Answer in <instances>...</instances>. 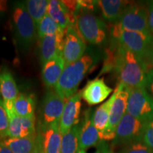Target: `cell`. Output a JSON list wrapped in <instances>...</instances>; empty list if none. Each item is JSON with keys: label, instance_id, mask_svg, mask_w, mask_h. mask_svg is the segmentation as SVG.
I'll use <instances>...</instances> for the list:
<instances>
[{"label": "cell", "instance_id": "cell-21", "mask_svg": "<svg viewBox=\"0 0 153 153\" xmlns=\"http://www.w3.org/2000/svg\"><path fill=\"white\" fill-rule=\"evenodd\" d=\"M117 92L118 88L116 87L110 98L105 101L104 104L100 105L94 112L93 122L96 128L99 132V135H101L106 129L109 120L111 108L116 99Z\"/></svg>", "mask_w": 153, "mask_h": 153}, {"label": "cell", "instance_id": "cell-15", "mask_svg": "<svg viewBox=\"0 0 153 153\" xmlns=\"http://www.w3.org/2000/svg\"><path fill=\"white\" fill-rule=\"evenodd\" d=\"M114 89L106 85L104 78L90 80L81 90L82 98L90 106L97 105L109 97Z\"/></svg>", "mask_w": 153, "mask_h": 153}, {"label": "cell", "instance_id": "cell-26", "mask_svg": "<svg viewBox=\"0 0 153 153\" xmlns=\"http://www.w3.org/2000/svg\"><path fill=\"white\" fill-rule=\"evenodd\" d=\"M28 14L33 19L36 27L47 14L49 1L48 0H28L24 3Z\"/></svg>", "mask_w": 153, "mask_h": 153}, {"label": "cell", "instance_id": "cell-3", "mask_svg": "<svg viewBox=\"0 0 153 153\" xmlns=\"http://www.w3.org/2000/svg\"><path fill=\"white\" fill-rule=\"evenodd\" d=\"M74 26L86 43L95 46L106 43L108 31L106 22L91 11H79Z\"/></svg>", "mask_w": 153, "mask_h": 153}, {"label": "cell", "instance_id": "cell-27", "mask_svg": "<svg viewBox=\"0 0 153 153\" xmlns=\"http://www.w3.org/2000/svg\"><path fill=\"white\" fill-rule=\"evenodd\" d=\"M37 33L40 39L45 36L65 33V30H63L48 14H46L37 26Z\"/></svg>", "mask_w": 153, "mask_h": 153}, {"label": "cell", "instance_id": "cell-13", "mask_svg": "<svg viewBox=\"0 0 153 153\" xmlns=\"http://www.w3.org/2000/svg\"><path fill=\"white\" fill-rule=\"evenodd\" d=\"M94 112L92 109L86 110L83 118L79 123V150L86 151L92 147H97L101 142L99 132L93 122Z\"/></svg>", "mask_w": 153, "mask_h": 153}, {"label": "cell", "instance_id": "cell-19", "mask_svg": "<svg viewBox=\"0 0 153 153\" xmlns=\"http://www.w3.org/2000/svg\"><path fill=\"white\" fill-rule=\"evenodd\" d=\"M47 14L52 18L64 30L71 26H74L76 16L70 12L62 1H49Z\"/></svg>", "mask_w": 153, "mask_h": 153}, {"label": "cell", "instance_id": "cell-18", "mask_svg": "<svg viewBox=\"0 0 153 153\" xmlns=\"http://www.w3.org/2000/svg\"><path fill=\"white\" fill-rule=\"evenodd\" d=\"M97 4L104 20L111 24H114L118 22L131 1L123 0H100L97 1Z\"/></svg>", "mask_w": 153, "mask_h": 153}, {"label": "cell", "instance_id": "cell-5", "mask_svg": "<svg viewBox=\"0 0 153 153\" xmlns=\"http://www.w3.org/2000/svg\"><path fill=\"white\" fill-rule=\"evenodd\" d=\"M109 34L110 41L131 51L147 63L153 47V34L122 30L115 24H111Z\"/></svg>", "mask_w": 153, "mask_h": 153}, {"label": "cell", "instance_id": "cell-2", "mask_svg": "<svg viewBox=\"0 0 153 153\" xmlns=\"http://www.w3.org/2000/svg\"><path fill=\"white\" fill-rule=\"evenodd\" d=\"M98 60L97 53L87 52L79 60L66 65L55 87V91L65 100L75 94L86 74Z\"/></svg>", "mask_w": 153, "mask_h": 153}, {"label": "cell", "instance_id": "cell-36", "mask_svg": "<svg viewBox=\"0 0 153 153\" xmlns=\"http://www.w3.org/2000/svg\"><path fill=\"white\" fill-rule=\"evenodd\" d=\"M7 9V1L5 0H0V12H4Z\"/></svg>", "mask_w": 153, "mask_h": 153}, {"label": "cell", "instance_id": "cell-29", "mask_svg": "<svg viewBox=\"0 0 153 153\" xmlns=\"http://www.w3.org/2000/svg\"><path fill=\"white\" fill-rule=\"evenodd\" d=\"M118 153H153V150L146 146L142 141H137L122 147Z\"/></svg>", "mask_w": 153, "mask_h": 153}, {"label": "cell", "instance_id": "cell-34", "mask_svg": "<svg viewBox=\"0 0 153 153\" xmlns=\"http://www.w3.org/2000/svg\"><path fill=\"white\" fill-rule=\"evenodd\" d=\"M147 64L149 68V70L151 68H153V47L151 50L150 55H149L148 60H147Z\"/></svg>", "mask_w": 153, "mask_h": 153}, {"label": "cell", "instance_id": "cell-1", "mask_svg": "<svg viewBox=\"0 0 153 153\" xmlns=\"http://www.w3.org/2000/svg\"><path fill=\"white\" fill-rule=\"evenodd\" d=\"M116 47L113 72L119 83L128 87L145 88L149 68L145 61L116 42L110 41Z\"/></svg>", "mask_w": 153, "mask_h": 153}, {"label": "cell", "instance_id": "cell-25", "mask_svg": "<svg viewBox=\"0 0 153 153\" xmlns=\"http://www.w3.org/2000/svg\"><path fill=\"white\" fill-rule=\"evenodd\" d=\"M79 123L62 135L60 153H77L79 152Z\"/></svg>", "mask_w": 153, "mask_h": 153}, {"label": "cell", "instance_id": "cell-32", "mask_svg": "<svg viewBox=\"0 0 153 153\" xmlns=\"http://www.w3.org/2000/svg\"><path fill=\"white\" fill-rule=\"evenodd\" d=\"M148 26L150 33L153 34V1L148 3Z\"/></svg>", "mask_w": 153, "mask_h": 153}, {"label": "cell", "instance_id": "cell-31", "mask_svg": "<svg viewBox=\"0 0 153 153\" xmlns=\"http://www.w3.org/2000/svg\"><path fill=\"white\" fill-rule=\"evenodd\" d=\"M145 89L153 97V68L150 69L147 72Z\"/></svg>", "mask_w": 153, "mask_h": 153}, {"label": "cell", "instance_id": "cell-33", "mask_svg": "<svg viewBox=\"0 0 153 153\" xmlns=\"http://www.w3.org/2000/svg\"><path fill=\"white\" fill-rule=\"evenodd\" d=\"M94 153H113L108 145L105 141H101L97 146V150Z\"/></svg>", "mask_w": 153, "mask_h": 153}, {"label": "cell", "instance_id": "cell-24", "mask_svg": "<svg viewBox=\"0 0 153 153\" xmlns=\"http://www.w3.org/2000/svg\"><path fill=\"white\" fill-rule=\"evenodd\" d=\"M16 114L21 117H31L35 116L36 99L33 94H19L14 101Z\"/></svg>", "mask_w": 153, "mask_h": 153}, {"label": "cell", "instance_id": "cell-12", "mask_svg": "<svg viewBox=\"0 0 153 153\" xmlns=\"http://www.w3.org/2000/svg\"><path fill=\"white\" fill-rule=\"evenodd\" d=\"M87 51V43L74 26L67 28L65 35L62 56L66 65L81 59Z\"/></svg>", "mask_w": 153, "mask_h": 153}, {"label": "cell", "instance_id": "cell-37", "mask_svg": "<svg viewBox=\"0 0 153 153\" xmlns=\"http://www.w3.org/2000/svg\"><path fill=\"white\" fill-rule=\"evenodd\" d=\"M0 153H13L8 148L0 143Z\"/></svg>", "mask_w": 153, "mask_h": 153}, {"label": "cell", "instance_id": "cell-16", "mask_svg": "<svg viewBox=\"0 0 153 153\" xmlns=\"http://www.w3.org/2000/svg\"><path fill=\"white\" fill-rule=\"evenodd\" d=\"M43 153H60L62 135L60 124L41 126L37 133Z\"/></svg>", "mask_w": 153, "mask_h": 153}, {"label": "cell", "instance_id": "cell-38", "mask_svg": "<svg viewBox=\"0 0 153 153\" xmlns=\"http://www.w3.org/2000/svg\"><path fill=\"white\" fill-rule=\"evenodd\" d=\"M77 153H87V152L85 150H79V152H78Z\"/></svg>", "mask_w": 153, "mask_h": 153}, {"label": "cell", "instance_id": "cell-14", "mask_svg": "<svg viewBox=\"0 0 153 153\" xmlns=\"http://www.w3.org/2000/svg\"><path fill=\"white\" fill-rule=\"evenodd\" d=\"M81 101V91L66 100L60 121V130L62 135L67 133L72 128L79 123Z\"/></svg>", "mask_w": 153, "mask_h": 153}, {"label": "cell", "instance_id": "cell-23", "mask_svg": "<svg viewBox=\"0 0 153 153\" xmlns=\"http://www.w3.org/2000/svg\"><path fill=\"white\" fill-rule=\"evenodd\" d=\"M37 134L25 137H7L0 141L13 153H32L35 150Z\"/></svg>", "mask_w": 153, "mask_h": 153}, {"label": "cell", "instance_id": "cell-4", "mask_svg": "<svg viewBox=\"0 0 153 153\" xmlns=\"http://www.w3.org/2000/svg\"><path fill=\"white\" fill-rule=\"evenodd\" d=\"M12 24L19 50L23 53H28L35 43L38 33L35 22L28 14L24 3L19 2L14 5Z\"/></svg>", "mask_w": 153, "mask_h": 153}, {"label": "cell", "instance_id": "cell-35", "mask_svg": "<svg viewBox=\"0 0 153 153\" xmlns=\"http://www.w3.org/2000/svg\"><path fill=\"white\" fill-rule=\"evenodd\" d=\"M32 153H43V150H42V148H41V143H40V140H39V139H38V136H37V140H36V148Z\"/></svg>", "mask_w": 153, "mask_h": 153}, {"label": "cell", "instance_id": "cell-22", "mask_svg": "<svg viewBox=\"0 0 153 153\" xmlns=\"http://www.w3.org/2000/svg\"><path fill=\"white\" fill-rule=\"evenodd\" d=\"M19 94L13 74L7 68H3L0 72V94L4 102H14Z\"/></svg>", "mask_w": 153, "mask_h": 153}, {"label": "cell", "instance_id": "cell-7", "mask_svg": "<svg viewBox=\"0 0 153 153\" xmlns=\"http://www.w3.org/2000/svg\"><path fill=\"white\" fill-rule=\"evenodd\" d=\"M126 112L144 123L153 119V97L145 88L129 89Z\"/></svg>", "mask_w": 153, "mask_h": 153}, {"label": "cell", "instance_id": "cell-8", "mask_svg": "<svg viewBox=\"0 0 153 153\" xmlns=\"http://www.w3.org/2000/svg\"><path fill=\"white\" fill-rule=\"evenodd\" d=\"M117 88L118 92L111 108L108 126L104 133L99 135L101 141L114 140L118 124L127 111L129 89L121 84H118Z\"/></svg>", "mask_w": 153, "mask_h": 153}, {"label": "cell", "instance_id": "cell-20", "mask_svg": "<svg viewBox=\"0 0 153 153\" xmlns=\"http://www.w3.org/2000/svg\"><path fill=\"white\" fill-rule=\"evenodd\" d=\"M66 65L62 55L53 57L43 65L42 76L45 85L48 88L56 87Z\"/></svg>", "mask_w": 153, "mask_h": 153}, {"label": "cell", "instance_id": "cell-9", "mask_svg": "<svg viewBox=\"0 0 153 153\" xmlns=\"http://www.w3.org/2000/svg\"><path fill=\"white\" fill-rule=\"evenodd\" d=\"M145 123L126 112L118 124L112 146L123 147L141 141Z\"/></svg>", "mask_w": 153, "mask_h": 153}, {"label": "cell", "instance_id": "cell-6", "mask_svg": "<svg viewBox=\"0 0 153 153\" xmlns=\"http://www.w3.org/2000/svg\"><path fill=\"white\" fill-rule=\"evenodd\" d=\"M114 24L122 30L150 33L148 26V4L131 2L118 22Z\"/></svg>", "mask_w": 153, "mask_h": 153}, {"label": "cell", "instance_id": "cell-17", "mask_svg": "<svg viewBox=\"0 0 153 153\" xmlns=\"http://www.w3.org/2000/svg\"><path fill=\"white\" fill-rule=\"evenodd\" d=\"M65 35V33L40 38L39 51L42 65L57 55H62Z\"/></svg>", "mask_w": 153, "mask_h": 153}, {"label": "cell", "instance_id": "cell-11", "mask_svg": "<svg viewBox=\"0 0 153 153\" xmlns=\"http://www.w3.org/2000/svg\"><path fill=\"white\" fill-rule=\"evenodd\" d=\"M65 101L56 91L47 92L41 106V126L60 124Z\"/></svg>", "mask_w": 153, "mask_h": 153}, {"label": "cell", "instance_id": "cell-30", "mask_svg": "<svg viewBox=\"0 0 153 153\" xmlns=\"http://www.w3.org/2000/svg\"><path fill=\"white\" fill-rule=\"evenodd\" d=\"M141 141L153 150V119L145 123Z\"/></svg>", "mask_w": 153, "mask_h": 153}, {"label": "cell", "instance_id": "cell-28", "mask_svg": "<svg viewBox=\"0 0 153 153\" xmlns=\"http://www.w3.org/2000/svg\"><path fill=\"white\" fill-rule=\"evenodd\" d=\"M9 117L3 99L0 98V141L8 137Z\"/></svg>", "mask_w": 153, "mask_h": 153}, {"label": "cell", "instance_id": "cell-10", "mask_svg": "<svg viewBox=\"0 0 153 153\" xmlns=\"http://www.w3.org/2000/svg\"><path fill=\"white\" fill-rule=\"evenodd\" d=\"M9 117L8 137H25L36 135V116L21 117L16 114L14 102H4Z\"/></svg>", "mask_w": 153, "mask_h": 153}]
</instances>
